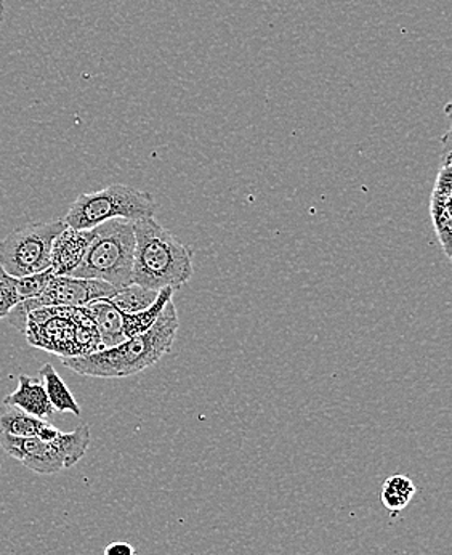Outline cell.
Listing matches in <instances>:
<instances>
[{"label": "cell", "instance_id": "cell-1", "mask_svg": "<svg viewBox=\"0 0 452 555\" xmlns=\"http://www.w3.org/2000/svg\"><path fill=\"white\" fill-rule=\"evenodd\" d=\"M179 326V313L176 304L170 300L163 315L146 333L89 356L63 358V364L80 376L99 379H124L135 376L148 370L172 350Z\"/></svg>", "mask_w": 452, "mask_h": 555}, {"label": "cell", "instance_id": "cell-2", "mask_svg": "<svg viewBox=\"0 0 452 555\" xmlns=\"http://www.w3.org/2000/svg\"><path fill=\"white\" fill-rule=\"evenodd\" d=\"M135 254L132 284L145 289H180L193 276V254L176 235L153 219L133 222Z\"/></svg>", "mask_w": 452, "mask_h": 555}, {"label": "cell", "instance_id": "cell-3", "mask_svg": "<svg viewBox=\"0 0 452 555\" xmlns=\"http://www.w3.org/2000/svg\"><path fill=\"white\" fill-rule=\"evenodd\" d=\"M135 232L130 220L114 219L92 229V240L73 278L100 280L116 289L132 284Z\"/></svg>", "mask_w": 452, "mask_h": 555}, {"label": "cell", "instance_id": "cell-4", "mask_svg": "<svg viewBox=\"0 0 452 555\" xmlns=\"http://www.w3.org/2000/svg\"><path fill=\"white\" fill-rule=\"evenodd\" d=\"M157 207L156 199L148 192L116 183L99 192L77 196L63 222L69 229L92 230L114 219L130 222L153 219Z\"/></svg>", "mask_w": 452, "mask_h": 555}, {"label": "cell", "instance_id": "cell-5", "mask_svg": "<svg viewBox=\"0 0 452 555\" xmlns=\"http://www.w3.org/2000/svg\"><path fill=\"white\" fill-rule=\"evenodd\" d=\"M66 229L63 219L29 223L0 241V267L10 276L36 275L50 269L53 241Z\"/></svg>", "mask_w": 452, "mask_h": 555}, {"label": "cell", "instance_id": "cell-6", "mask_svg": "<svg viewBox=\"0 0 452 555\" xmlns=\"http://www.w3.org/2000/svg\"><path fill=\"white\" fill-rule=\"evenodd\" d=\"M117 293L112 284L87 278L53 276L46 289L36 297L40 309L42 307H86L87 304L100 299H112Z\"/></svg>", "mask_w": 452, "mask_h": 555}, {"label": "cell", "instance_id": "cell-7", "mask_svg": "<svg viewBox=\"0 0 452 555\" xmlns=\"http://www.w3.org/2000/svg\"><path fill=\"white\" fill-rule=\"evenodd\" d=\"M0 448L13 460L20 461L26 469L39 476H52L65 469L52 441H43L38 437L18 438L0 434Z\"/></svg>", "mask_w": 452, "mask_h": 555}, {"label": "cell", "instance_id": "cell-8", "mask_svg": "<svg viewBox=\"0 0 452 555\" xmlns=\"http://www.w3.org/2000/svg\"><path fill=\"white\" fill-rule=\"evenodd\" d=\"M451 153L448 150L443 158V166L438 172L431 193L430 212L434 220L435 233L443 247L448 259H451L452 250V170Z\"/></svg>", "mask_w": 452, "mask_h": 555}, {"label": "cell", "instance_id": "cell-9", "mask_svg": "<svg viewBox=\"0 0 452 555\" xmlns=\"http://www.w3.org/2000/svg\"><path fill=\"white\" fill-rule=\"evenodd\" d=\"M92 240V230H75L66 227L53 241L50 270L55 276H69L82 262Z\"/></svg>", "mask_w": 452, "mask_h": 555}, {"label": "cell", "instance_id": "cell-10", "mask_svg": "<svg viewBox=\"0 0 452 555\" xmlns=\"http://www.w3.org/2000/svg\"><path fill=\"white\" fill-rule=\"evenodd\" d=\"M3 406L18 408V410L43 421L55 413L49 397H47L42 380H39L38 377L26 376V374H20L18 387L15 392L3 398Z\"/></svg>", "mask_w": 452, "mask_h": 555}, {"label": "cell", "instance_id": "cell-11", "mask_svg": "<svg viewBox=\"0 0 452 555\" xmlns=\"http://www.w3.org/2000/svg\"><path fill=\"white\" fill-rule=\"evenodd\" d=\"M87 315L95 324L96 333H99L102 349L119 346L126 340L124 334L122 312L116 309V306L109 299H100L95 302L87 304Z\"/></svg>", "mask_w": 452, "mask_h": 555}, {"label": "cell", "instance_id": "cell-12", "mask_svg": "<svg viewBox=\"0 0 452 555\" xmlns=\"http://www.w3.org/2000/svg\"><path fill=\"white\" fill-rule=\"evenodd\" d=\"M40 377H42L43 387H46L47 397H49L50 404L53 410L60 411V413H72L75 416H80L79 403L76 398L73 397L72 390L66 386L65 380L60 377L56 373L55 367L50 363L43 364L39 371Z\"/></svg>", "mask_w": 452, "mask_h": 555}, {"label": "cell", "instance_id": "cell-13", "mask_svg": "<svg viewBox=\"0 0 452 555\" xmlns=\"http://www.w3.org/2000/svg\"><path fill=\"white\" fill-rule=\"evenodd\" d=\"M173 293H176V289H172V287H164V289L159 291L157 299L154 300L153 306H150L148 309L139 313H130V315L122 313L124 334H126V339L140 336V334L146 333V331L151 330V327L154 326V323L159 320V317L163 315L167 304L173 299Z\"/></svg>", "mask_w": 452, "mask_h": 555}, {"label": "cell", "instance_id": "cell-14", "mask_svg": "<svg viewBox=\"0 0 452 555\" xmlns=\"http://www.w3.org/2000/svg\"><path fill=\"white\" fill-rule=\"evenodd\" d=\"M52 443L62 456L65 469H69V467L76 466L89 450L90 427L82 424V426L76 427L73 433H62L60 430L59 436L55 437V440H52Z\"/></svg>", "mask_w": 452, "mask_h": 555}, {"label": "cell", "instance_id": "cell-15", "mask_svg": "<svg viewBox=\"0 0 452 555\" xmlns=\"http://www.w3.org/2000/svg\"><path fill=\"white\" fill-rule=\"evenodd\" d=\"M46 421L38 420L15 406H3L0 410V434L3 436L29 438L38 437L40 427Z\"/></svg>", "mask_w": 452, "mask_h": 555}, {"label": "cell", "instance_id": "cell-16", "mask_svg": "<svg viewBox=\"0 0 452 555\" xmlns=\"http://www.w3.org/2000/svg\"><path fill=\"white\" fill-rule=\"evenodd\" d=\"M414 494L415 485L410 477L393 476L385 480L382 503L391 514L401 513L413 501Z\"/></svg>", "mask_w": 452, "mask_h": 555}, {"label": "cell", "instance_id": "cell-17", "mask_svg": "<svg viewBox=\"0 0 452 555\" xmlns=\"http://www.w3.org/2000/svg\"><path fill=\"white\" fill-rule=\"evenodd\" d=\"M159 291L145 289V287L137 286V284H129V286L120 287L117 293L112 297V302L116 306L119 312L139 313L153 306L154 300L157 299Z\"/></svg>", "mask_w": 452, "mask_h": 555}, {"label": "cell", "instance_id": "cell-18", "mask_svg": "<svg viewBox=\"0 0 452 555\" xmlns=\"http://www.w3.org/2000/svg\"><path fill=\"white\" fill-rule=\"evenodd\" d=\"M20 302L22 299H20L18 287H16V278L10 276L0 267V320L9 315L10 310Z\"/></svg>", "mask_w": 452, "mask_h": 555}, {"label": "cell", "instance_id": "cell-19", "mask_svg": "<svg viewBox=\"0 0 452 555\" xmlns=\"http://www.w3.org/2000/svg\"><path fill=\"white\" fill-rule=\"evenodd\" d=\"M55 276L52 270L36 273V275L16 278V287H18L20 299L28 300L38 297L52 278Z\"/></svg>", "mask_w": 452, "mask_h": 555}, {"label": "cell", "instance_id": "cell-20", "mask_svg": "<svg viewBox=\"0 0 452 555\" xmlns=\"http://www.w3.org/2000/svg\"><path fill=\"white\" fill-rule=\"evenodd\" d=\"M105 555H135V550L129 543H112L106 546Z\"/></svg>", "mask_w": 452, "mask_h": 555}, {"label": "cell", "instance_id": "cell-21", "mask_svg": "<svg viewBox=\"0 0 452 555\" xmlns=\"http://www.w3.org/2000/svg\"><path fill=\"white\" fill-rule=\"evenodd\" d=\"M60 434V430L56 429L55 426H52V424L50 423H43V426L40 427V430H39V436L38 438H40V440H43V441H52V440H55V437L59 436Z\"/></svg>", "mask_w": 452, "mask_h": 555}, {"label": "cell", "instance_id": "cell-22", "mask_svg": "<svg viewBox=\"0 0 452 555\" xmlns=\"http://www.w3.org/2000/svg\"><path fill=\"white\" fill-rule=\"evenodd\" d=\"M0 10H2V0H0Z\"/></svg>", "mask_w": 452, "mask_h": 555}]
</instances>
